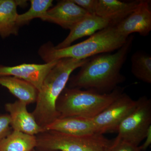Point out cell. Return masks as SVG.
<instances>
[{
  "mask_svg": "<svg viewBox=\"0 0 151 151\" xmlns=\"http://www.w3.org/2000/svg\"><path fill=\"white\" fill-rule=\"evenodd\" d=\"M134 40L130 36L115 53H103L89 58L78 73L70 77L69 88L92 90L105 94L117 88L125 80L122 67L129 53Z\"/></svg>",
  "mask_w": 151,
  "mask_h": 151,
  "instance_id": "1",
  "label": "cell"
},
{
  "mask_svg": "<svg viewBox=\"0 0 151 151\" xmlns=\"http://www.w3.org/2000/svg\"><path fill=\"white\" fill-rule=\"evenodd\" d=\"M89 58L58 60L49 71L38 92L35 108L32 113L38 125L44 131L47 127L59 118L56 109L57 101L65 89L71 73L81 67Z\"/></svg>",
  "mask_w": 151,
  "mask_h": 151,
  "instance_id": "2",
  "label": "cell"
},
{
  "mask_svg": "<svg viewBox=\"0 0 151 151\" xmlns=\"http://www.w3.org/2000/svg\"><path fill=\"white\" fill-rule=\"evenodd\" d=\"M128 37L120 35L115 25L97 32L80 43L63 49H56L50 42L41 45L38 53L47 63L64 58L83 60L118 50L126 43Z\"/></svg>",
  "mask_w": 151,
  "mask_h": 151,
  "instance_id": "3",
  "label": "cell"
},
{
  "mask_svg": "<svg viewBox=\"0 0 151 151\" xmlns=\"http://www.w3.org/2000/svg\"><path fill=\"white\" fill-rule=\"evenodd\" d=\"M118 87L109 93L65 87L58 99L56 109L59 118L80 116L92 119L102 112L123 93Z\"/></svg>",
  "mask_w": 151,
  "mask_h": 151,
  "instance_id": "4",
  "label": "cell"
},
{
  "mask_svg": "<svg viewBox=\"0 0 151 151\" xmlns=\"http://www.w3.org/2000/svg\"><path fill=\"white\" fill-rule=\"evenodd\" d=\"M36 137L40 151H104L112 142L98 133L76 136L46 130Z\"/></svg>",
  "mask_w": 151,
  "mask_h": 151,
  "instance_id": "5",
  "label": "cell"
},
{
  "mask_svg": "<svg viewBox=\"0 0 151 151\" xmlns=\"http://www.w3.org/2000/svg\"><path fill=\"white\" fill-rule=\"evenodd\" d=\"M151 126V100L147 96H142L137 100L133 111L119 125L116 137L139 146Z\"/></svg>",
  "mask_w": 151,
  "mask_h": 151,
  "instance_id": "6",
  "label": "cell"
},
{
  "mask_svg": "<svg viewBox=\"0 0 151 151\" xmlns=\"http://www.w3.org/2000/svg\"><path fill=\"white\" fill-rule=\"evenodd\" d=\"M137 100L123 93L107 108L92 118L96 132L103 134L117 132L120 124L134 108Z\"/></svg>",
  "mask_w": 151,
  "mask_h": 151,
  "instance_id": "7",
  "label": "cell"
},
{
  "mask_svg": "<svg viewBox=\"0 0 151 151\" xmlns=\"http://www.w3.org/2000/svg\"><path fill=\"white\" fill-rule=\"evenodd\" d=\"M150 3V1L140 0L131 14L115 25L120 35L129 37L133 33H138L142 36L148 35L151 30Z\"/></svg>",
  "mask_w": 151,
  "mask_h": 151,
  "instance_id": "8",
  "label": "cell"
},
{
  "mask_svg": "<svg viewBox=\"0 0 151 151\" xmlns=\"http://www.w3.org/2000/svg\"><path fill=\"white\" fill-rule=\"evenodd\" d=\"M89 14L72 0H63L50 8L41 19L58 25L64 29L70 30Z\"/></svg>",
  "mask_w": 151,
  "mask_h": 151,
  "instance_id": "9",
  "label": "cell"
},
{
  "mask_svg": "<svg viewBox=\"0 0 151 151\" xmlns=\"http://www.w3.org/2000/svg\"><path fill=\"white\" fill-rule=\"evenodd\" d=\"M58 60L39 64L23 63L14 66L0 65V77L12 76L22 79L40 90L45 78Z\"/></svg>",
  "mask_w": 151,
  "mask_h": 151,
  "instance_id": "10",
  "label": "cell"
},
{
  "mask_svg": "<svg viewBox=\"0 0 151 151\" xmlns=\"http://www.w3.org/2000/svg\"><path fill=\"white\" fill-rule=\"evenodd\" d=\"M27 105L25 103L18 100L14 103H6L5 108L9 113L12 130L36 136L44 130L38 125L32 113L28 111Z\"/></svg>",
  "mask_w": 151,
  "mask_h": 151,
  "instance_id": "11",
  "label": "cell"
},
{
  "mask_svg": "<svg viewBox=\"0 0 151 151\" xmlns=\"http://www.w3.org/2000/svg\"><path fill=\"white\" fill-rule=\"evenodd\" d=\"M112 25L115 24L111 20L95 14H89L71 29L67 37L55 46V47L58 49L65 48L71 45V44L77 40L87 36H91Z\"/></svg>",
  "mask_w": 151,
  "mask_h": 151,
  "instance_id": "12",
  "label": "cell"
},
{
  "mask_svg": "<svg viewBox=\"0 0 151 151\" xmlns=\"http://www.w3.org/2000/svg\"><path fill=\"white\" fill-rule=\"evenodd\" d=\"M68 134L85 136L97 133L92 119L80 116L58 118L45 128Z\"/></svg>",
  "mask_w": 151,
  "mask_h": 151,
  "instance_id": "13",
  "label": "cell"
},
{
  "mask_svg": "<svg viewBox=\"0 0 151 151\" xmlns=\"http://www.w3.org/2000/svg\"><path fill=\"white\" fill-rule=\"evenodd\" d=\"M140 0L125 2L118 0H97L95 14L111 20L116 24L136 8Z\"/></svg>",
  "mask_w": 151,
  "mask_h": 151,
  "instance_id": "14",
  "label": "cell"
},
{
  "mask_svg": "<svg viewBox=\"0 0 151 151\" xmlns=\"http://www.w3.org/2000/svg\"><path fill=\"white\" fill-rule=\"evenodd\" d=\"M26 1L3 0L0 4V37L3 39L17 35L19 27L17 20L18 6L25 5Z\"/></svg>",
  "mask_w": 151,
  "mask_h": 151,
  "instance_id": "15",
  "label": "cell"
},
{
  "mask_svg": "<svg viewBox=\"0 0 151 151\" xmlns=\"http://www.w3.org/2000/svg\"><path fill=\"white\" fill-rule=\"evenodd\" d=\"M0 85L5 87L19 100L27 105L36 103L38 90L27 81L14 76H1Z\"/></svg>",
  "mask_w": 151,
  "mask_h": 151,
  "instance_id": "16",
  "label": "cell"
},
{
  "mask_svg": "<svg viewBox=\"0 0 151 151\" xmlns=\"http://www.w3.org/2000/svg\"><path fill=\"white\" fill-rule=\"evenodd\" d=\"M36 146V136L12 130L0 142V151H31Z\"/></svg>",
  "mask_w": 151,
  "mask_h": 151,
  "instance_id": "17",
  "label": "cell"
},
{
  "mask_svg": "<svg viewBox=\"0 0 151 151\" xmlns=\"http://www.w3.org/2000/svg\"><path fill=\"white\" fill-rule=\"evenodd\" d=\"M132 72L139 80L151 83V57L145 52H137L132 55Z\"/></svg>",
  "mask_w": 151,
  "mask_h": 151,
  "instance_id": "18",
  "label": "cell"
},
{
  "mask_svg": "<svg viewBox=\"0 0 151 151\" xmlns=\"http://www.w3.org/2000/svg\"><path fill=\"white\" fill-rule=\"evenodd\" d=\"M30 2L31 6L29 9L18 15L17 24L19 27L27 24L34 19L42 18L53 3L52 0H31Z\"/></svg>",
  "mask_w": 151,
  "mask_h": 151,
  "instance_id": "19",
  "label": "cell"
},
{
  "mask_svg": "<svg viewBox=\"0 0 151 151\" xmlns=\"http://www.w3.org/2000/svg\"><path fill=\"white\" fill-rule=\"evenodd\" d=\"M104 151H143L139 146H136L116 137Z\"/></svg>",
  "mask_w": 151,
  "mask_h": 151,
  "instance_id": "20",
  "label": "cell"
},
{
  "mask_svg": "<svg viewBox=\"0 0 151 151\" xmlns=\"http://www.w3.org/2000/svg\"><path fill=\"white\" fill-rule=\"evenodd\" d=\"M10 119L9 114L0 115V142L12 132Z\"/></svg>",
  "mask_w": 151,
  "mask_h": 151,
  "instance_id": "21",
  "label": "cell"
},
{
  "mask_svg": "<svg viewBox=\"0 0 151 151\" xmlns=\"http://www.w3.org/2000/svg\"><path fill=\"white\" fill-rule=\"evenodd\" d=\"M77 5L91 14H95L97 0H72Z\"/></svg>",
  "mask_w": 151,
  "mask_h": 151,
  "instance_id": "22",
  "label": "cell"
},
{
  "mask_svg": "<svg viewBox=\"0 0 151 151\" xmlns=\"http://www.w3.org/2000/svg\"><path fill=\"white\" fill-rule=\"evenodd\" d=\"M144 140L145 141L144 144L139 146L140 148L143 151H145L151 144V126L149 127L146 137Z\"/></svg>",
  "mask_w": 151,
  "mask_h": 151,
  "instance_id": "23",
  "label": "cell"
},
{
  "mask_svg": "<svg viewBox=\"0 0 151 151\" xmlns=\"http://www.w3.org/2000/svg\"><path fill=\"white\" fill-rule=\"evenodd\" d=\"M3 0H0V4H1V3H2V2L3 1Z\"/></svg>",
  "mask_w": 151,
  "mask_h": 151,
  "instance_id": "24",
  "label": "cell"
},
{
  "mask_svg": "<svg viewBox=\"0 0 151 151\" xmlns=\"http://www.w3.org/2000/svg\"><path fill=\"white\" fill-rule=\"evenodd\" d=\"M38 151L37 150H35V149H34V150H33L32 151Z\"/></svg>",
  "mask_w": 151,
  "mask_h": 151,
  "instance_id": "25",
  "label": "cell"
}]
</instances>
